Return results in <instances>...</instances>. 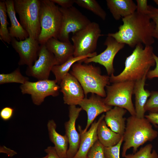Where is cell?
<instances>
[{
    "label": "cell",
    "mask_w": 158,
    "mask_h": 158,
    "mask_svg": "<svg viewBox=\"0 0 158 158\" xmlns=\"http://www.w3.org/2000/svg\"><path fill=\"white\" fill-rule=\"evenodd\" d=\"M123 142V136L120 141L116 145L110 147H104L105 158H120V148Z\"/></svg>",
    "instance_id": "32"
},
{
    "label": "cell",
    "mask_w": 158,
    "mask_h": 158,
    "mask_svg": "<svg viewBox=\"0 0 158 158\" xmlns=\"http://www.w3.org/2000/svg\"><path fill=\"white\" fill-rule=\"evenodd\" d=\"M14 8L20 23L30 37L37 40L41 27L40 13V0H13Z\"/></svg>",
    "instance_id": "6"
},
{
    "label": "cell",
    "mask_w": 158,
    "mask_h": 158,
    "mask_svg": "<svg viewBox=\"0 0 158 158\" xmlns=\"http://www.w3.org/2000/svg\"><path fill=\"white\" fill-rule=\"evenodd\" d=\"M59 8L51 0H40V18L41 31L38 39L40 44L45 43L52 37L57 39L62 19Z\"/></svg>",
    "instance_id": "5"
},
{
    "label": "cell",
    "mask_w": 158,
    "mask_h": 158,
    "mask_svg": "<svg viewBox=\"0 0 158 158\" xmlns=\"http://www.w3.org/2000/svg\"><path fill=\"white\" fill-rule=\"evenodd\" d=\"M7 14L11 22V26L8 28L11 38H14L19 41L25 40L29 36L17 20L16 13L13 0H4Z\"/></svg>",
    "instance_id": "23"
},
{
    "label": "cell",
    "mask_w": 158,
    "mask_h": 158,
    "mask_svg": "<svg viewBox=\"0 0 158 158\" xmlns=\"http://www.w3.org/2000/svg\"><path fill=\"white\" fill-rule=\"evenodd\" d=\"M11 44L19 56V66H32L38 56L40 44L38 40L28 37L25 40L18 41L12 38Z\"/></svg>",
    "instance_id": "13"
},
{
    "label": "cell",
    "mask_w": 158,
    "mask_h": 158,
    "mask_svg": "<svg viewBox=\"0 0 158 158\" xmlns=\"http://www.w3.org/2000/svg\"><path fill=\"white\" fill-rule=\"evenodd\" d=\"M135 82L126 81L113 83L107 85L105 104L109 106L117 107L127 110L132 116L136 112L132 99Z\"/></svg>",
    "instance_id": "7"
},
{
    "label": "cell",
    "mask_w": 158,
    "mask_h": 158,
    "mask_svg": "<svg viewBox=\"0 0 158 158\" xmlns=\"http://www.w3.org/2000/svg\"><path fill=\"white\" fill-rule=\"evenodd\" d=\"M82 110L81 107L75 105L69 107V120L64 123L65 134L69 141L67 158H74L79 148L80 135L76 129L75 123Z\"/></svg>",
    "instance_id": "15"
},
{
    "label": "cell",
    "mask_w": 158,
    "mask_h": 158,
    "mask_svg": "<svg viewBox=\"0 0 158 158\" xmlns=\"http://www.w3.org/2000/svg\"><path fill=\"white\" fill-rule=\"evenodd\" d=\"M29 78L23 75L20 71V67L9 73L0 74V84L16 83L23 84L28 81Z\"/></svg>",
    "instance_id": "28"
},
{
    "label": "cell",
    "mask_w": 158,
    "mask_h": 158,
    "mask_svg": "<svg viewBox=\"0 0 158 158\" xmlns=\"http://www.w3.org/2000/svg\"><path fill=\"white\" fill-rule=\"evenodd\" d=\"M154 54L152 46H146L144 48L142 44H138L132 54L126 58L123 71L117 75L114 74L110 75V83L135 82L141 79L147 75L151 67L155 65Z\"/></svg>",
    "instance_id": "2"
},
{
    "label": "cell",
    "mask_w": 158,
    "mask_h": 158,
    "mask_svg": "<svg viewBox=\"0 0 158 158\" xmlns=\"http://www.w3.org/2000/svg\"><path fill=\"white\" fill-rule=\"evenodd\" d=\"M20 88L22 94L30 95L33 103L39 106L47 97L58 96L60 87L55 80L48 79L38 80L35 82L28 81L21 84Z\"/></svg>",
    "instance_id": "10"
},
{
    "label": "cell",
    "mask_w": 158,
    "mask_h": 158,
    "mask_svg": "<svg viewBox=\"0 0 158 158\" xmlns=\"http://www.w3.org/2000/svg\"><path fill=\"white\" fill-rule=\"evenodd\" d=\"M145 117L151 123L154 125H158V113H150L148 115H145Z\"/></svg>",
    "instance_id": "39"
},
{
    "label": "cell",
    "mask_w": 158,
    "mask_h": 158,
    "mask_svg": "<svg viewBox=\"0 0 158 158\" xmlns=\"http://www.w3.org/2000/svg\"><path fill=\"white\" fill-rule=\"evenodd\" d=\"M56 125L53 119L49 120L47 124V128L49 138L54 145V147L58 155L61 158H67L69 141L65 134L62 135L56 130Z\"/></svg>",
    "instance_id": "19"
},
{
    "label": "cell",
    "mask_w": 158,
    "mask_h": 158,
    "mask_svg": "<svg viewBox=\"0 0 158 158\" xmlns=\"http://www.w3.org/2000/svg\"><path fill=\"white\" fill-rule=\"evenodd\" d=\"M51 1L60 5L62 8H69L73 6L75 0H51Z\"/></svg>",
    "instance_id": "37"
},
{
    "label": "cell",
    "mask_w": 158,
    "mask_h": 158,
    "mask_svg": "<svg viewBox=\"0 0 158 158\" xmlns=\"http://www.w3.org/2000/svg\"><path fill=\"white\" fill-rule=\"evenodd\" d=\"M154 1L156 4L158 5V0H154Z\"/></svg>",
    "instance_id": "40"
},
{
    "label": "cell",
    "mask_w": 158,
    "mask_h": 158,
    "mask_svg": "<svg viewBox=\"0 0 158 158\" xmlns=\"http://www.w3.org/2000/svg\"><path fill=\"white\" fill-rule=\"evenodd\" d=\"M97 55V53L95 52L91 55L78 57L74 56L71 58L67 61L60 65L54 66L51 72L54 75L56 81L58 84L60 85L64 76L68 73L71 67L77 62H79L87 58L91 57Z\"/></svg>",
    "instance_id": "25"
},
{
    "label": "cell",
    "mask_w": 158,
    "mask_h": 158,
    "mask_svg": "<svg viewBox=\"0 0 158 158\" xmlns=\"http://www.w3.org/2000/svg\"><path fill=\"white\" fill-rule=\"evenodd\" d=\"M44 151L47 153V158H61L56 153L54 147L49 146Z\"/></svg>",
    "instance_id": "38"
},
{
    "label": "cell",
    "mask_w": 158,
    "mask_h": 158,
    "mask_svg": "<svg viewBox=\"0 0 158 158\" xmlns=\"http://www.w3.org/2000/svg\"><path fill=\"white\" fill-rule=\"evenodd\" d=\"M153 146L152 144L146 145L135 153L126 155L124 158H158V154L153 150L152 152Z\"/></svg>",
    "instance_id": "29"
},
{
    "label": "cell",
    "mask_w": 158,
    "mask_h": 158,
    "mask_svg": "<svg viewBox=\"0 0 158 158\" xmlns=\"http://www.w3.org/2000/svg\"><path fill=\"white\" fill-rule=\"evenodd\" d=\"M47 158V155L46 156L43 157H42L41 158Z\"/></svg>",
    "instance_id": "41"
},
{
    "label": "cell",
    "mask_w": 158,
    "mask_h": 158,
    "mask_svg": "<svg viewBox=\"0 0 158 158\" xmlns=\"http://www.w3.org/2000/svg\"><path fill=\"white\" fill-rule=\"evenodd\" d=\"M38 57L32 66H27L26 75L38 80L48 79L53 67L57 65L56 60L45 43L40 44Z\"/></svg>",
    "instance_id": "11"
},
{
    "label": "cell",
    "mask_w": 158,
    "mask_h": 158,
    "mask_svg": "<svg viewBox=\"0 0 158 158\" xmlns=\"http://www.w3.org/2000/svg\"><path fill=\"white\" fill-rule=\"evenodd\" d=\"M153 56L155 61L156 67L154 69L150 70L147 75L146 78L150 79L158 78V57L154 53Z\"/></svg>",
    "instance_id": "36"
},
{
    "label": "cell",
    "mask_w": 158,
    "mask_h": 158,
    "mask_svg": "<svg viewBox=\"0 0 158 158\" xmlns=\"http://www.w3.org/2000/svg\"><path fill=\"white\" fill-rule=\"evenodd\" d=\"M104 147L97 140L89 150L87 158H105Z\"/></svg>",
    "instance_id": "31"
},
{
    "label": "cell",
    "mask_w": 158,
    "mask_h": 158,
    "mask_svg": "<svg viewBox=\"0 0 158 158\" xmlns=\"http://www.w3.org/2000/svg\"><path fill=\"white\" fill-rule=\"evenodd\" d=\"M126 112V109L117 107L106 112L104 119L108 127L114 132L123 135L126 126V118L123 116Z\"/></svg>",
    "instance_id": "20"
},
{
    "label": "cell",
    "mask_w": 158,
    "mask_h": 158,
    "mask_svg": "<svg viewBox=\"0 0 158 158\" xmlns=\"http://www.w3.org/2000/svg\"><path fill=\"white\" fill-rule=\"evenodd\" d=\"M14 112V109L12 108L6 107L2 108L0 111V116L4 121L10 119L12 117Z\"/></svg>",
    "instance_id": "34"
},
{
    "label": "cell",
    "mask_w": 158,
    "mask_h": 158,
    "mask_svg": "<svg viewBox=\"0 0 158 158\" xmlns=\"http://www.w3.org/2000/svg\"><path fill=\"white\" fill-rule=\"evenodd\" d=\"M75 3L79 6L92 12L103 20H105L107 14L95 0H75Z\"/></svg>",
    "instance_id": "27"
},
{
    "label": "cell",
    "mask_w": 158,
    "mask_h": 158,
    "mask_svg": "<svg viewBox=\"0 0 158 158\" xmlns=\"http://www.w3.org/2000/svg\"><path fill=\"white\" fill-rule=\"evenodd\" d=\"M107 46L106 49L98 55L85 58L80 62H83L86 64L91 62L99 63L106 68L108 75H111L114 74V69L113 61L118 52L124 47L125 44L119 42L114 38L107 36L104 43Z\"/></svg>",
    "instance_id": "12"
},
{
    "label": "cell",
    "mask_w": 158,
    "mask_h": 158,
    "mask_svg": "<svg viewBox=\"0 0 158 158\" xmlns=\"http://www.w3.org/2000/svg\"><path fill=\"white\" fill-rule=\"evenodd\" d=\"M126 124L123 135L124 142L122 156L125 157L127 150L132 147L133 153L147 141H152L158 136L157 131L154 129L151 123L146 118H139L132 116L126 119Z\"/></svg>",
    "instance_id": "3"
},
{
    "label": "cell",
    "mask_w": 158,
    "mask_h": 158,
    "mask_svg": "<svg viewBox=\"0 0 158 158\" xmlns=\"http://www.w3.org/2000/svg\"><path fill=\"white\" fill-rule=\"evenodd\" d=\"M147 75L135 82L133 94L135 96V109L136 116L139 118L145 117L144 107L150 97L151 92L144 88Z\"/></svg>",
    "instance_id": "22"
},
{
    "label": "cell",
    "mask_w": 158,
    "mask_h": 158,
    "mask_svg": "<svg viewBox=\"0 0 158 158\" xmlns=\"http://www.w3.org/2000/svg\"><path fill=\"white\" fill-rule=\"evenodd\" d=\"M136 11L140 13L147 15L149 5L147 0H137Z\"/></svg>",
    "instance_id": "35"
},
{
    "label": "cell",
    "mask_w": 158,
    "mask_h": 158,
    "mask_svg": "<svg viewBox=\"0 0 158 158\" xmlns=\"http://www.w3.org/2000/svg\"><path fill=\"white\" fill-rule=\"evenodd\" d=\"M101 32L99 24L93 22L73 35L71 39L74 49L73 56H87L95 52L98 39L103 35Z\"/></svg>",
    "instance_id": "8"
},
{
    "label": "cell",
    "mask_w": 158,
    "mask_h": 158,
    "mask_svg": "<svg viewBox=\"0 0 158 158\" xmlns=\"http://www.w3.org/2000/svg\"><path fill=\"white\" fill-rule=\"evenodd\" d=\"M62 14L61 27L57 39L63 42L70 41L69 35L86 27L91 22L78 9L73 6L69 8H59Z\"/></svg>",
    "instance_id": "9"
},
{
    "label": "cell",
    "mask_w": 158,
    "mask_h": 158,
    "mask_svg": "<svg viewBox=\"0 0 158 158\" xmlns=\"http://www.w3.org/2000/svg\"><path fill=\"white\" fill-rule=\"evenodd\" d=\"M79 105L87 114V123L85 128L83 130L84 132L87 131L98 115L112 108L111 107L105 104L104 98L95 94H92L89 98L85 97Z\"/></svg>",
    "instance_id": "16"
},
{
    "label": "cell",
    "mask_w": 158,
    "mask_h": 158,
    "mask_svg": "<svg viewBox=\"0 0 158 158\" xmlns=\"http://www.w3.org/2000/svg\"><path fill=\"white\" fill-rule=\"evenodd\" d=\"M144 109L145 111L158 113V91L151 92L150 97L145 105Z\"/></svg>",
    "instance_id": "30"
},
{
    "label": "cell",
    "mask_w": 158,
    "mask_h": 158,
    "mask_svg": "<svg viewBox=\"0 0 158 158\" xmlns=\"http://www.w3.org/2000/svg\"><path fill=\"white\" fill-rule=\"evenodd\" d=\"M70 73L78 80L85 96L91 93L102 98L106 97L104 88L110 85V76L102 75L99 67L78 62L72 66Z\"/></svg>",
    "instance_id": "4"
},
{
    "label": "cell",
    "mask_w": 158,
    "mask_h": 158,
    "mask_svg": "<svg viewBox=\"0 0 158 158\" xmlns=\"http://www.w3.org/2000/svg\"><path fill=\"white\" fill-rule=\"evenodd\" d=\"M45 44L47 49L54 55L57 65L62 64L73 56L74 48L70 41L62 42L52 37Z\"/></svg>",
    "instance_id": "18"
},
{
    "label": "cell",
    "mask_w": 158,
    "mask_h": 158,
    "mask_svg": "<svg viewBox=\"0 0 158 158\" xmlns=\"http://www.w3.org/2000/svg\"><path fill=\"white\" fill-rule=\"evenodd\" d=\"M7 10L4 0L0 1V37L8 44L11 43L12 38L10 36L8 25Z\"/></svg>",
    "instance_id": "26"
},
{
    "label": "cell",
    "mask_w": 158,
    "mask_h": 158,
    "mask_svg": "<svg viewBox=\"0 0 158 158\" xmlns=\"http://www.w3.org/2000/svg\"><path fill=\"white\" fill-rule=\"evenodd\" d=\"M60 91L63 95L64 104L70 106L78 105L85 98L83 88L77 79L68 73L60 84Z\"/></svg>",
    "instance_id": "14"
},
{
    "label": "cell",
    "mask_w": 158,
    "mask_h": 158,
    "mask_svg": "<svg viewBox=\"0 0 158 158\" xmlns=\"http://www.w3.org/2000/svg\"><path fill=\"white\" fill-rule=\"evenodd\" d=\"M122 18L123 24L119 26L118 31L109 33L107 36L132 48L139 44L152 46L154 43L155 25L147 15L136 11Z\"/></svg>",
    "instance_id": "1"
},
{
    "label": "cell",
    "mask_w": 158,
    "mask_h": 158,
    "mask_svg": "<svg viewBox=\"0 0 158 158\" xmlns=\"http://www.w3.org/2000/svg\"><path fill=\"white\" fill-rule=\"evenodd\" d=\"M104 116V114L102 115L98 121H94L88 130L85 132L83 131L80 126H78V129L80 135V142L78 150L74 158H87V154L90 149L98 140L97 127Z\"/></svg>",
    "instance_id": "17"
},
{
    "label": "cell",
    "mask_w": 158,
    "mask_h": 158,
    "mask_svg": "<svg viewBox=\"0 0 158 158\" xmlns=\"http://www.w3.org/2000/svg\"><path fill=\"white\" fill-rule=\"evenodd\" d=\"M147 15L155 25L153 37L158 40V8L149 5Z\"/></svg>",
    "instance_id": "33"
},
{
    "label": "cell",
    "mask_w": 158,
    "mask_h": 158,
    "mask_svg": "<svg viewBox=\"0 0 158 158\" xmlns=\"http://www.w3.org/2000/svg\"><path fill=\"white\" fill-rule=\"evenodd\" d=\"M108 8L114 18L118 20L136 11L137 5L132 0H107Z\"/></svg>",
    "instance_id": "21"
},
{
    "label": "cell",
    "mask_w": 158,
    "mask_h": 158,
    "mask_svg": "<svg viewBox=\"0 0 158 158\" xmlns=\"http://www.w3.org/2000/svg\"><path fill=\"white\" fill-rule=\"evenodd\" d=\"M97 134L98 140L104 147H107L116 145L123 136L108 128L104 118L101 120L98 124Z\"/></svg>",
    "instance_id": "24"
}]
</instances>
